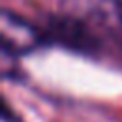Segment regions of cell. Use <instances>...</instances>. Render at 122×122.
Segmentation results:
<instances>
[{
	"label": "cell",
	"instance_id": "1",
	"mask_svg": "<svg viewBox=\"0 0 122 122\" xmlns=\"http://www.w3.org/2000/svg\"><path fill=\"white\" fill-rule=\"evenodd\" d=\"M42 42V32L30 27L27 21H23L19 15H13L10 11L2 13V46L4 53L21 55L29 53Z\"/></svg>",
	"mask_w": 122,
	"mask_h": 122
}]
</instances>
